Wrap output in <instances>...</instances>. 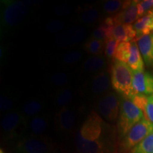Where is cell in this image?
I'll list each match as a JSON object with an SVG mask.
<instances>
[{"mask_svg":"<svg viewBox=\"0 0 153 153\" xmlns=\"http://www.w3.org/2000/svg\"><path fill=\"white\" fill-rule=\"evenodd\" d=\"M104 128L103 118L95 111H92L76 133L75 146L77 152L106 153L107 146L103 137Z\"/></svg>","mask_w":153,"mask_h":153,"instance_id":"cell-1","label":"cell"},{"mask_svg":"<svg viewBox=\"0 0 153 153\" xmlns=\"http://www.w3.org/2000/svg\"><path fill=\"white\" fill-rule=\"evenodd\" d=\"M110 76L112 88L116 92L128 99L135 94L133 89V71L126 63L114 60L111 67Z\"/></svg>","mask_w":153,"mask_h":153,"instance_id":"cell-2","label":"cell"},{"mask_svg":"<svg viewBox=\"0 0 153 153\" xmlns=\"http://www.w3.org/2000/svg\"><path fill=\"white\" fill-rule=\"evenodd\" d=\"M119 114L117 119V131L120 139L123 138L130 130L145 118L144 114L131 99L121 96L119 99Z\"/></svg>","mask_w":153,"mask_h":153,"instance_id":"cell-3","label":"cell"},{"mask_svg":"<svg viewBox=\"0 0 153 153\" xmlns=\"http://www.w3.org/2000/svg\"><path fill=\"white\" fill-rule=\"evenodd\" d=\"M32 2L29 1H4L1 11V25L6 28H14L24 20L31 9Z\"/></svg>","mask_w":153,"mask_h":153,"instance_id":"cell-4","label":"cell"},{"mask_svg":"<svg viewBox=\"0 0 153 153\" xmlns=\"http://www.w3.org/2000/svg\"><path fill=\"white\" fill-rule=\"evenodd\" d=\"M152 131L153 123L146 118H143L130 130L123 138L120 139V150L122 152H129Z\"/></svg>","mask_w":153,"mask_h":153,"instance_id":"cell-5","label":"cell"},{"mask_svg":"<svg viewBox=\"0 0 153 153\" xmlns=\"http://www.w3.org/2000/svg\"><path fill=\"white\" fill-rule=\"evenodd\" d=\"M119 106L120 101L116 94L113 91H108L97 101V111H95L107 121L114 122L118 119Z\"/></svg>","mask_w":153,"mask_h":153,"instance_id":"cell-6","label":"cell"},{"mask_svg":"<svg viewBox=\"0 0 153 153\" xmlns=\"http://www.w3.org/2000/svg\"><path fill=\"white\" fill-rule=\"evenodd\" d=\"M111 76L106 70L96 74L84 87L88 95L99 99L108 93L111 87Z\"/></svg>","mask_w":153,"mask_h":153,"instance_id":"cell-7","label":"cell"},{"mask_svg":"<svg viewBox=\"0 0 153 153\" xmlns=\"http://www.w3.org/2000/svg\"><path fill=\"white\" fill-rule=\"evenodd\" d=\"M16 148L19 153H51L53 145L44 137L28 136L20 140Z\"/></svg>","mask_w":153,"mask_h":153,"instance_id":"cell-8","label":"cell"},{"mask_svg":"<svg viewBox=\"0 0 153 153\" xmlns=\"http://www.w3.org/2000/svg\"><path fill=\"white\" fill-rule=\"evenodd\" d=\"M87 31L82 26H75L60 32L54 38V43L60 47H72L87 38Z\"/></svg>","mask_w":153,"mask_h":153,"instance_id":"cell-9","label":"cell"},{"mask_svg":"<svg viewBox=\"0 0 153 153\" xmlns=\"http://www.w3.org/2000/svg\"><path fill=\"white\" fill-rule=\"evenodd\" d=\"M76 111L73 106H68L58 110L55 115V126L57 131L63 133H70L76 124Z\"/></svg>","mask_w":153,"mask_h":153,"instance_id":"cell-10","label":"cell"},{"mask_svg":"<svg viewBox=\"0 0 153 153\" xmlns=\"http://www.w3.org/2000/svg\"><path fill=\"white\" fill-rule=\"evenodd\" d=\"M133 89L135 94L153 95V73L147 71L133 72Z\"/></svg>","mask_w":153,"mask_h":153,"instance_id":"cell-11","label":"cell"},{"mask_svg":"<svg viewBox=\"0 0 153 153\" xmlns=\"http://www.w3.org/2000/svg\"><path fill=\"white\" fill-rule=\"evenodd\" d=\"M137 1H124L123 8L112 16L114 25L131 24L138 19Z\"/></svg>","mask_w":153,"mask_h":153,"instance_id":"cell-12","label":"cell"},{"mask_svg":"<svg viewBox=\"0 0 153 153\" xmlns=\"http://www.w3.org/2000/svg\"><path fill=\"white\" fill-rule=\"evenodd\" d=\"M22 123H25L22 113L17 111H12L4 115L1 119V131L8 136H13Z\"/></svg>","mask_w":153,"mask_h":153,"instance_id":"cell-13","label":"cell"},{"mask_svg":"<svg viewBox=\"0 0 153 153\" xmlns=\"http://www.w3.org/2000/svg\"><path fill=\"white\" fill-rule=\"evenodd\" d=\"M49 123L48 116L45 114H39L28 119L26 122V128L29 133L28 136L43 137L48 128Z\"/></svg>","mask_w":153,"mask_h":153,"instance_id":"cell-14","label":"cell"},{"mask_svg":"<svg viewBox=\"0 0 153 153\" xmlns=\"http://www.w3.org/2000/svg\"><path fill=\"white\" fill-rule=\"evenodd\" d=\"M137 43L145 65L153 68V33L138 38Z\"/></svg>","mask_w":153,"mask_h":153,"instance_id":"cell-15","label":"cell"},{"mask_svg":"<svg viewBox=\"0 0 153 153\" xmlns=\"http://www.w3.org/2000/svg\"><path fill=\"white\" fill-rule=\"evenodd\" d=\"M112 37L118 43L133 41L137 33L132 24L115 25L112 31Z\"/></svg>","mask_w":153,"mask_h":153,"instance_id":"cell-16","label":"cell"},{"mask_svg":"<svg viewBox=\"0 0 153 153\" xmlns=\"http://www.w3.org/2000/svg\"><path fill=\"white\" fill-rule=\"evenodd\" d=\"M106 61L102 55L90 56L82 62V72L86 74H97L105 70Z\"/></svg>","mask_w":153,"mask_h":153,"instance_id":"cell-17","label":"cell"},{"mask_svg":"<svg viewBox=\"0 0 153 153\" xmlns=\"http://www.w3.org/2000/svg\"><path fill=\"white\" fill-rule=\"evenodd\" d=\"M133 26L136 31L137 37L140 38L153 33V12L152 10L137 19Z\"/></svg>","mask_w":153,"mask_h":153,"instance_id":"cell-18","label":"cell"},{"mask_svg":"<svg viewBox=\"0 0 153 153\" xmlns=\"http://www.w3.org/2000/svg\"><path fill=\"white\" fill-rule=\"evenodd\" d=\"M114 26L112 16L107 17L101 23L98 27L95 28L91 33V38L105 41L112 37V31Z\"/></svg>","mask_w":153,"mask_h":153,"instance_id":"cell-19","label":"cell"},{"mask_svg":"<svg viewBox=\"0 0 153 153\" xmlns=\"http://www.w3.org/2000/svg\"><path fill=\"white\" fill-rule=\"evenodd\" d=\"M44 106L45 105L42 99L33 98L26 101L23 106L22 109V114L25 122L27 121L30 118L41 114Z\"/></svg>","mask_w":153,"mask_h":153,"instance_id":"cell-20","label":"cell"},{"mask_svg":"<svg viewBox=\"0 0 153 153\" xmlns=\"http://www.w3.org/2000/svg\"><path fill=\"white\" fill-rule=\"evenodd\" d=\"M101 12L94 5H86L79 12V22L85 25H93L99 20Z\"/></svg>","mask_w":153,"mask_h":153,"instance_id":"cell-21","label":"cell"},{"mask_svg":"<svg viewBox=\"0 0 153 153\" xmlns=\"http://www.w3.org/2000/svg\"><path fill=\"white\" fill-rule=\"evenodd\" d=\"M126 64L132 69L133 72L144 71V60L135 41H131V54Z\"/></svg>","mask_w":153,"mask_h":153,"instance_id":"cell-22","label":"cell"},{"mask_svg":"<svg viewBox=\"0 0 153 153\" xmlns=\"http://www.w3.org/2000/svg\"><path fill=\"white\" fill-rule=\"evenodd\" d=\"M73 90L69 87L57 89L55 93L54 98H53L55 106L58 108V110H60L65 107L70 106L69 104L73 99Z\"/></svg>","mask_w":153,"mask_h":153,"instance_id":"cell-23","label":"cell"},{"mask_svg":"<svg viewBox=\"0 0 153 153\" xmlns=\"http://www.w3.org/2000/svg\"><path fill=\"white\" fill-rule=\"evenodd\" d=\"M83 48L86 52L92 56H99L104 52L105 42L90 38L84 44Z\"/></svg>","mask_w":153,"mask_h":153,"instance_id":"cell-24","label":"cell"},{"mask_svg":"<svg viewBox=\"0 0 153 153\" xmlns=\"http://www.w3.org/2000/svg\"><path fill=\"white\" fill-rule=\"evenodd\" d=\"M131 42H123L119 43L116 49L114 60L127 63L131 54Z\"/></svg>","mask_w":153,"mask_h":153,"instance_id":"cell-25","label":"cell"},{"mask_svg":"<svg viewBox=\"0 0 153 153\" xmlns=\"http://www.w3.org/2000/svg\"><path fill=\"white\" fill-rule=\"evenodd\" d=\"M129 153H153V131Z\"/></svg>","mask_w":153,"mask_h":153,"instance_id":"cell-26","label":"cell"},{"mask_svg":"<svg viewBox=\"0 0 153 153\" xmlns=\"http://www.w3.org/2000/svg\"><path fill=\"white\" fill-rule=\"evenodd\" d=\"M124 1L108 0L103 4V10L108 14H116L123 8Z\"/></svg>","mask_w":153,"mask_h":153,"instance_id":"cell-27","label":"cell"},{"mask_svg":"<svg viewBox=\"0 0 153 153\" xmlns=\"http://www.w3.org/2000/svg\"><path fill=\"white\" fill-rule=\"evenodd\" d=\"M51 82L55 87L59 89L68 87L70 78L69 76L64 72H57L52 74L51 77Z\"/></svg>","mask_w":153,"mask_h":153,"instance_id":"cell-28","label":"cell"},{"mask_svg":"<svg viewBox=\"0 0 153 153\" xmlns=\"http://www.w3.org/2000/svg\"><path fill=\"white\" fill-rule=\"evenodd\" d=\"M83 53L79 51H72L63 55L62 61L66 65H73L82 60Z\"/></svg>","mask_w":153,"mask_h":153,"instance_id":"cell-29","label":"cell"},{"mask_svg":"<svg viewBox=\"0 0 153 153\" xmlns=\"http://www.w3.org/2000/svg\"><path fill=\"white\" fill-rule=\"evenodd\" d=\"M104 42L105 55H106V57H108V59L114 58L116 49H117L118 45H119V43H118L116 39H114L113 37L106 40Z\"/></svg>","mask_w":153,"mask_h":153,"instance_id":"cell-30","label":"cell"},{"mask_svg":"<svg viewBox=\"0 0 153 153\" xmlns=\"http://www.w3.org/2000/svg\"><path fill=\"white\" fill-rule=\"evenodd\" d=\"M131 100L133 101V103L135 106L143 112L145 114V109H146L147 104H148V97L145 94H135L133 97H131Z\"/></svg>","mask_w":153,"mask_h":153,"instance_id":"cell-31","label":"cell"},{"mask_svg":"<svg viewBox=\"0 0 153 153\" xmlns=\"http://www.w3.org/2000/svg\"><path fill=\"white\" fill-rule=\"evenodd\" d=\"M65 26V23L60 19H53L50 21L46 25V29L49 33L58 34Z\"/></svg>","mask_w":153,"mask_h":153,"instance_id":"cell-32","label":"cell"},{"mask_svg":"<svg viewBox=\"0 0 153 153\" xmlns=\"http://www.w3.org/2000/svg\"><path fill=\"white\" fill-rule=\"evenodd\" d=\"M137 14L138 18L143 16L153 8V0L137 1Z\"/></svg>","mask_w":153,"mask_h":153,"instance_id":"cell-33","label":"cell"},{"mask_svg":"<svg viewBox=\"0 0 153 153\" xmlns=\"http://www.w3.org/2000/svg\"><path fill=\"white\" fill-rule=\"evenodd\" d=\"M53 11L57 16H68L71 14L72 7L68 4H60L55 7Z\"/></svg>","mask_w":153,"mask_h":153,"instance_id":"cell-34","label":"cell"},{"mask_svg":"<svg viewBox=\"0 0 153 153\" xmlns=\"http://www.w3.org/2000/svg\"><path fill=\"white\" fill-rule=\"evenodd\" d=\"M14 106V99L5 95H1L0 97V110L1 111H9Z\"/></svg>","mask_w":153,"mask_h":153,"instance_id":"cell-35","label":"cell"},{"mask_svg":"<svg viewBox=\"0 0 153 153\" xmlns=\"http://www.w3.org/2000/svg\"><path fill=\"white\" fill-rule=\"evenodd\" d=\"M145 118L153 123V95L148 96V104L144 114Z\"/></svg>","mask_w":153,"mask_h":153,"instance_id":"cell-36","label":"cell"},{"mask_svg":"<svg viewBox=\"0 0 153 153\" xmlns=\"http://www.w3.org/2000/svg\"><path fill=\"white\" fill-rule=\"evenodd\" d=\"M0 153H5V152H4V150H2V149H1V150H0Z\"/></svg>","mask_w":153,"mask_h":153,"instance_id":"cell-37","label":"cell"},{"mask_svg":"<svg viewBox=\"0 0 153 153\" xmlns=\"http://www.w3.org/2000/svg\"><path fill=\"white\" fill-rule=\"evenodd\" d=\"M152 12H153V9H152Z\"/></svg>","mask_w":153,"mask_h":153,"instance_id":"cell-38","label":"cell"}]
</instances>
